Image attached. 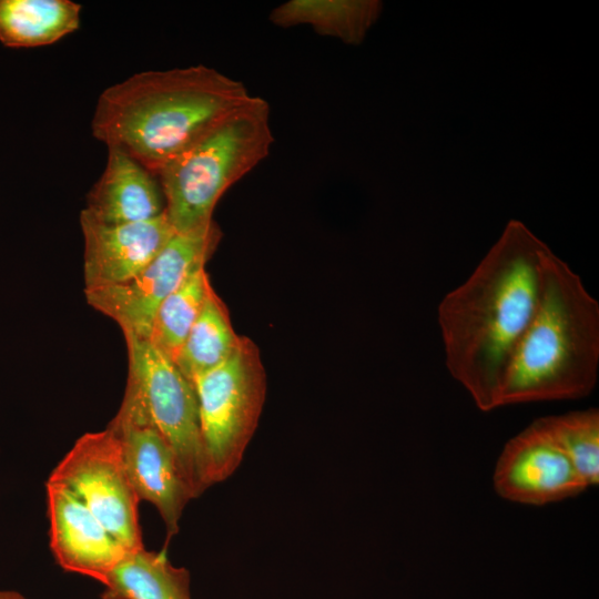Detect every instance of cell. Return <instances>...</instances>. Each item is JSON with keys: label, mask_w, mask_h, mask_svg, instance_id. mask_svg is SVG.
<instances>
[{"label": "cell", "mask_w": 599, "mask_h": 599, "mask_svg": "<svg viewBox=\"0 0 599 599\" xmlns=\"http://www.w3.org/2000/svg\"><path fill=\"white\" fill-rule=\"evenodd\" d=\"M546 244L511 220L469 277L438 306L445 363L476 406H500L517 347L534 316Z\"/></svg>", "instance_id": "cell-1"}, {"label": "cell", "mask_w": 599, "mask_h": 599, "mask_svg": "<svg viewBox=\"0 0 599 599\" xmlns=\"http://www.w3.org/2000/svg\"><path fill=\"white\" fill-rule=\"evenodd\" d=\"M250 95L241 81L202 64L140 72L100 94L92 134L156 175Z\"/></svg>", "instance_id": "cell-2"}, {"label": "cell", "mask_w": 599, "mask_h": 599, "mask_svg": "<svg viewBox=\"0 0 599 599\" xmlns=\"http://www.w3.org/2000/svg\"><path fill=\"white\" fill-rule=\"evenodd\" d=\"M599 366V304L578 274L546 245L534 316L506 375L500 406L578 399Z\"/></svg>", "instance_id": "cell-3"}, {"label": "cell", "mask_w": 599, "mask_h": 599, "mask_svg": "<svg viewBox=\"0 0 599 599\" xmlns=\"http://www.w3.org/2000/svg\"><path fill=\"white\" fill-rule=\"evenodd\" d=\"M273 141L268 103L250 95L166 163L156 176L164 196V213L175 233L213 222L217 201L268 155Z\"/></svg>", "instance_id": "cell-4"}, {"label": "cell", "mask_w": 599, "mask_h": 599, "mask_svg": "<svg viewBox=\"0 0 599 599\" xmlns=\"http://www.w3.org/2000/svg\"><path fill=\"white\" fill-rule=\"evenodd\" d=\"M128 379L115 419L150 426L173 449L193 498L207 487L205 456L193 383L149 339L124 336Z\"/></svg>", "instance_id": "cell-5"}, {"label": "cell", "mask_w": 599, "mask_h": 599, "mask_svg": "<svg viewBox=\"0 0 599 599\" xmlns=\"http://www.w3.org/2000/svg\"><path fill=\"white\" fill-rule=\"evenodd\" d=\"M210 486L240 466L266 393L265 370L253 341L241 336L223 363L193 380Z\"/></svg>", "instance_id": "cell-6"}, {"label": "cell", "mask_w": 599, "mask_h": 599, "mask_svg": "<svg viewBox=\"0 0 599 599\" xmlns=\"http://www.w3.org/2000/svg\"><path fill=\"white\" fill-rule=\"evenodd\" d=\"M48 481L68 487L128 551L144 548L139 522L140 499L126 473L115 433L82 435Z\"/></svg>", "instance_id": "cell-7"}, {"label": "cell", "mask_w": 599, "mask_h": 599, "mask_svg": "<svg viewBox=\"0 0 599 599\" xmlns=\"http://www.w3.org/2000/svg\"><path fill=\"white\" fill-rule=\"evenodd\" d=\"M222 233L213 221L186 233H175L155 258L130 281L84 291L94 309L113 319L123 335L149 339L160 304L196 267L205 265Z\"/></svg>", "instance_id": "cell-8"}, {"label": "cell", "mask_w": 599, "mask_h": 599, "mask_svg": "<svg viewBox=\"0 0 599 599\" xmlns=\"http://www.w3.org/2000/svg\"><path fill=\"white\" fill-rule=\"evenodd\" d=\"M494 487L507 500L535 506L573 497L588 488L538 420L505 445Z\"/></svg>", "instance_id": "cell-9"}, {"label": "cell", "mask_w": 599, "mask_h": 599, "mask_svg": "<svg viewBox=\"0 0 599 599\" xmlns=\"http://www.w3.org/2000/svg\"><path fill=\"white\" fill-rule=\"evenodd\" d=\"M80 226L84 241V291L130 281L175 234L165 213L146 221L109 225L82 210Z\"/></svg>", "instance_id": "cell-10"}, {"label": "cell", "mask_w": 599, "mask_h": 599, "mask_svg": "<svg viewBox=\"0 0 599 599\" xmlns=\"http://www.w3.org/2000/svg\"><path fill=\"white\" fill-rule=\"evenodd\" d=\"M108 427L120 440L124 466L139 499L159 510L167 544L177 534L182 512L193 499L173 449L150 426L113 418Z\"/></svg>", "instance_id": "cell-11"}, {"label": "cell", "mask_w": 599, "mask_h": 599, "mask_svg": "<svg viewBox=\"0 0 599 599\" xmlns=\"http://www.w3.org/2000/svg\"><path fill=\"white\" fill-rule=\"evenodd\" d=\"M47 500L57 562L104 585L128 551L68 487L47 481Z\"/></svg>", "instance_id": "cell-12"}, {"label": "cell", "mask_w": 599, "mask_h": 599, "mask_svg": "<svg viewBox=\"0 0 599 599\" xmlns=\"http://www.w3.org/2000/svg\"><path fill=\"white\" fill-rule=\"evenodd\" d=\"M158 176L120 148L109 146L105 167L83 209L103 224L141 222L164 213Z\"/></svg>", "instance_id": "cell-13"}, {"label": "cell", "mask_w": 599, "mask_h": 599, "mask_svg": "<svg viewBox=\"0 0 599 599\" xmlns=\"http://www.w3.org/2000/svg\"><path fill=\"white\" fill-rule=\"evenodd\" d=\"M378 0H288L270 14L273 24L309 26L316 33L359 44L380 16Z\"/></svg>", "instance_id": "cell-14"}, {"label": "cell", "mask_w": 599, "mask_h": 599, "mask_svg": "<svg viewBox=\"0 0 599 599\" xmlns=\"http://www.w3.org/2000/svg\"><path fill=\"white\" fill-rule=\"evenodd\" d=\"M103 586L102 599H191L187 569L174 567L165 550L126 552Z\"/></svg>", "instance_id": "cell-15"}, {"label": "cell", "mask_w": 599, "mask_h": 599, "mask_svg": "<svg viewBox=\"0 0 599 599\" xmlns=\"http://www.w3.org/2000/svg\"><path fill=\"white\" fill-rule=\"evenodd\" d=\"M81 6L70 0H0V42L34 48L78 30Z\"/></svg>", "instance_id": "cell-16"}, {"label": "cell", "mask_w": 599, "mask_h": 599, "mask_svg": "<svg viewBox=\"0 0 599 599\" xmlns=\"http://www.w3.org/2000/svg\"><path fill=\"white\" fill-rule=\"evenodd\" d=\"M240 337L232 327L225 304L211 284L202 308L173 362L192 382L229 358Z\"/></svg>", "instance_id": "cell-17"}, {"label": "cell", "mask_w": 599, "mask_h": 599, "mask_svg": "<svg viewBox=\"0 0 599 599\" xmlns=\"http://www.w3.org/2000/svg\"><path fill=\"white\" fill-rule=\"evenodd\" d=\"M210 285L205 265L199 266L158 307L149 341L172 361L195 322Z\"/></svg>", "instance_id": "cell-18"}, {"label": "cell", "mask_w": 599, "mask_h": 599, "mask_svg": "<svg viewBox=\"0 0 599 599\" xmlns=\"http://www.w3.org/2000/svg\"><path fill=\"white\" fill-rule=\"evenodd\" d=\"M567 455L587 487L599 481V410L571 412L537 419Z\"/></svg>", "instance_id": "cell-19"}, {"label": "cell", "mask_w": 599, "mask_h": 599, "mask_svg": "<svg viewBox=\"0 0 599 599\" xmlns=\"http://www.w3.org/2000/svg\"><path fill=\"white\" fill-rule=\"evenodd\" d=\"M0 599H27V598L17 591L0 590Z\"/></svg>", "instance_id": "cell-20"}]
</instances>
